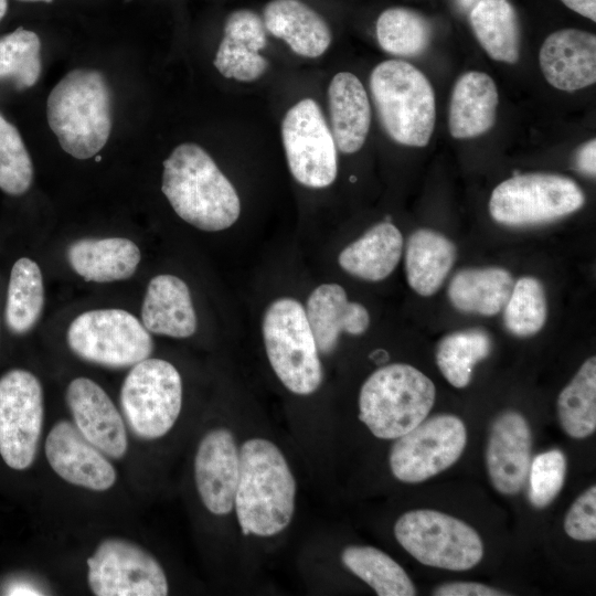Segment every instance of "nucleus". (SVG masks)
Returning <instances> with one entry per match:
<instances>
[{
  "instance_id": "f257e3e1",
  "label": "nucleus",
  "mask_w": 596,
  "mask_h": 596,
  "mask_svg": "<svg viewBox=\"0 0 596 596\" xmlns=\"http://www.w3.org/2000/svg\"><path fill=\"white\" fill-rule=\"evenodd\" d=\"M161 190L174 212L202 231L225 230L241 213L233 184L212 157L193 142L177 146L163 161Z\"/></svg>"
},
{
  "instance_id": "f03ea898",
  "label": "nucleus",
  "mask_w": 596,
  "mask_h": 596,
  "mask_svg": "<svg viewBox=\"0 0 596 596\" xmlns=\"http://www.w3.org/2000/svg\"><path fill=\"white\" fill-rule=\"evenodd\" d=\"M296 481L280 449L252 438L240 448L234 507L243 534L272 536L288 526L295 511Z\"/></svg>"
},
{
  "instance_id": "7ed1b4c3",
  "label": "nucleus",
  "mask_w": 596,
  "mask_h": 596,
  "mask_svg": "<svg viewBox=\"0 0 596 596\" xmlns=\"http://www.w3.org/2000/svg\"><path fill=\"white\" fill-rule=\"evenodd\" d=\"M46 117L66 153L79 160L96 156L113 126L111 92L105 75L94 68L66 73L49 94Z\"/></svg>"
},
{
  "instance_id": "20e7f679",
  "label": "nucleus",
  "mask_w": 596,
  "mask_h": 596,
  "mask_svg": "<svg viewBox=\"0 0 596 596\" xmlns=\"http://www.w3.org/2000/svg\"><path fill=\"white\" fill-rule=\"evenodd\" d=\"M433 381L418 369L393 363L374 371L359 395V418L381 439H396L422 423L435 402Z\"/></svg>"
},
{
  "instance_id": "39448f33",
  "label": "nucleus",
  "mask_w": 596,
  "mask_h": 596,
  "mask_svg": "<svg viewBox=\"0 0 596 596\" xmlns=\"http://www.w3.org/2000/svg\"><path fill=\"white\" fill-rule=\"evenodd\" d=\"M370 89L382 126L396 142L428 143L435 125V96L426 76L412 64L387 60L370 75Z\"/></svg>"
},
{
  "instance_id": "423d86ee",
  "label": "nucleus",
  "mask_w": 596,
  "mask_h": 596,
  "mask_svg": "<svg viewBox=\"0 0 596 596\" xmlns=\"http://www.w3.org/2000/svg\"><path fill=\"white\" fill-rule=\"evenodd\" d=\"M262 329L269 363L284 386L298 395L316 392L323 371L302 305L276 299L265 311Z\"/></svg>"
},
{
  "instance_id": "0eeeda50",
  "label": "nucleus",
  "mask_w": 596,
  "mask_h": 596,
  "mask_svg": "<svg viewBox=\"0 0 596 596\" xmlns=\"http://www.w3.org/2000/svg\"><path fill=\"white\" fill-rule=\"evenodd\" d=\"M394 535L406 552L427 566L468 571L483 557V543L476 530L436 510L405 512L395 522Z\"/></svg>"
},
{
  "instance_id": "6e6552de",
  "label": "nucleus",
  "mask_w": 596,
  "mask_h": 596,
  "mask_svg": "<svg viewBox=\"0 0 596 596\" xmlns=\"http://www.w3.org/2000/svg\"><path fill=\"white\" fill-rule=\"evenodd\" d=\"M584 203L585 194L574 180L555 173H526L493 189L489 212L500 224L526 226L564 217Z\"/></svg>"
},
{
  "instance_id": "1a4fd4ad",
  "label": "nucleus",
  "mask_w": 596,
  "mask_h": 596,
  "mask_svg": "<svg viewBox=\"0 0 596 596\" xmlns=\"http://www.w3.org/2000/svg\"><path fill=\"white\" fill-rule=\"evenodd\" d=\"M182 406V381L178 370L162 359H145L132 365L120 390L123 415L141 439L164 436Z\"/></svg>"
},
{
  "instance_id": "9d476101",
  "label": "nucleus",
  "mask_w": 596,
  "mask_h": 596,
  "mask_svg": "<svg viewBox=\"0 0 596 596\" xmlns=\"http://www.w3.org/2000/svg\"><path fill=\"white\" fill-rule=\"evenodd\" d=\"M66 339L81 359L111 369L132 366L153 350V340L142 322L117 308L81 313L71 322Z\"/></svg>"
},
{
  "instance_id": "9b49d317",
  "label": "nucleus",
  "mask_w": 596,
  "mask_h": 596,
  "mask_svg": "<svg viewBox=\"0 0 596 596\" xmlns=\"http://www.w3.org/2000/svg\"><path fill=\"white\" fill-rule=\"evenodd\" d=\"M466 444L467 429L459 417L433 416L395 439L389 458L391 471L402 482H423L451 467Z\"/></svg>"
},
{
  "instance_id": "f8f14e48",
  "label": "nucleus",
  "mask_w": 596,
  "mask_h": 596,
  "mask_svg": "<svg viewBox=\"0 0 596 596\" xmlns=\"http://www.w3.org/2000/svg\"><path fill=\"white\" fill-rule=\"evenodd\" d=\"M281 140L288 168L300 184L321 189L336 180L337 146L316 100L304 98L287 110Z\"/></svg>"
},
{
  "instance_id": "ddd939ff",
  "label": "nucleus",
  "mask_w": 596,
  "mask_h": 596,
  "mask_svg": "<svg viewBox=\"0 0 596 596\" xmlns=\"http://www.w3.org/2000/svg\"><path fill=\"white\" fill-rule=\"evenodd\" d=\"M43 415V390L33 373L13 369L0 377V455L10 468L34 461Z\"/></svg>"
},
{
  "instance_id": "4468645a",
  "label": "nucleus",
  "mask_w": 596,
  "mask_h": 596,
  "mask_svg": "<svg viewBox=\"0 0 596 596\" xmlns=\"http://www.w3.org/2000/svg\"><path fill=\"white\" fill-rule=\"evenodd\" d=\"M88 585L97 596H164L168 581L148 551L123 539H107L87 558Z\"/></svg>"
},
{
  "instance_id": "2eb2a0df",
  "label": "nucleus",
  "mask_w": 596,
  "mask_h": 596,
  "mask_svg": "<svg viewBox=\"0 0 596 596\" xmlns=\"http://www.w3.org/2000/svg\"><path fill=\"white\" fill-rule=\"evenodd\" d=\"M45 455L52 469L72 485L105 491L116 481V470L107 456L70 421L53 425L46 437Z\"/></svg>"
},
{
  "instance_id": "dca6fc26",
  "label": "nucleus",
  "mask_w": 596,
  "mask_h": 596,
  "mask_svg": "<svg viewBox=\"0 0 596 596\" xmlns=\"http://www.w3.org/2000/svg\"><path fill=\"white\" fill-rule=\"evenodd\" d=\"M240 476V449L232 432L214 428L201 439L194 459L199 496L213 514L225 515L234 508Z\"/></svg>"
},
{
  "instance_id": "f3484780",
  "label": "nucleus",
  "mask_w": 596,
  "mask_h": 596,
  "mask_svg": "<svg viewBox=\"0 0 596 596\" xmlns=\"http://www.w3.org/2000/svg\"><path fill=\"white\" fill-rule=\"evenodd\" d=\"M66 403L78 432L107 457L120 459L128 447L124 419L107 393L88 377L72 380Z\"/></svg>"
},
{
  "instance_id": "a211bd4d",
  "label": "nucleus",
  "mask_w": 596,
  "mask_h": 596,
  "mask_svg": "<svg viewBox=\"0 0 596 596\" xmlns=\"http://www.w3.org/2000/svg\"><path fill=\"white\" fill-rule=\"evenodd\" d=\"M532 435L524 416L505 411L491 424L486 465L493 488L505 496L517 494L525 485L531 465Z\"/></svg>"
},
{
  "instance_id": "6ab92c4d",
  "label": "nucleus",
  "mask_w": 596,
  "mask_h": 596,
  "mask_svg": "<svg viewBox=\"0 0 596 596\" xmlns=\"http://www.w3.org/2000/svg\"><path fill=\"white\" fill-rule=\"evenodd\" d=\"M539 61L545 79L555 88L587 87L596 81V36L577 29L555 31L542 44Z\"/></svg>"
},
{
  "instance_id": "aec40b11",
  "label": "nucleus",
  "mask_w": 596,
  "mask_h": 596,
  "mask_svg": "<svg viewBox=\"0 0 596 596\" xmlns=\"http://www.w3.org/2000/svg\"><path fill=\"white\" fill-rule=\"evenodd\" d=\"M305 311L318 351L322 354L334 351L341 332L360 336L370 326L366 308L349 301L344 288L338 284H322L313 289Z\"/></svg>"
},
{
  "instance_id": "412c9836",
  "label": "nucleus",
  "mask_w": 596,
  "mask_h": 596,
  "mask_svg": "<svg viewBox=\"0 0 596 596\" xmlns=\"http://www.w3.org/2000/svg\"><path fill=\"white\" fill-rule=\"evenodd\" d=\"M141 321L150 333L191 337L196 330V315L187 284L173 275L153 277L143 298Z\"/></svg>"
},
{
  "instance_id": "4be33fe9",
  "label": "nucleus",
  "mask_w": 596,
  "mask_h": 596,
  "mask_svg": "<svg viewBox=\"0 0 596 596\" xmlns=\"http://www.w3.org/2000/svg\"><path fill=\"white\" fill-rule=\"evenodd\" d=\"M263 22L270 34L304 57L322 55L332 40L326 20L301 0L269 1L264 8Z\"/></svg>"
},
{
  "instance_id": "5701e85b",
  "label": "nucleus",
  "mask_w": 596,
  "mask_h": 596,
  "mask_svg": "<svg viewBox=\"0 0 596 596\" xmlns=\"http://www.w3.org/2000/svg\"><path fill=\"white\" fill-rule=\"evenodd\" d=\"M331 132L343 153L359 151L371 124V107L365 88L352 73H337L328 87Z\"/></svg>"
},
{
  "instance_id": "b1692460",
  "label": "nucleus",
  "mask_w": 596,
  "mask_h": 596,
  "mask_svg": "<svg viewBox=\"0 0 596 596\" xmlns=\"http://www.w3.org/2000/svg\"><path fill=\"white\" fill-rule=\"evenodd\" d=\"M73 270L87 281L110 283L130 278L140 262L139 247L126 237L82 238L66 251Z\"/></svg>"
},
{
  "instance_id": "393cba45",
  "label": "nucleus",
  "mask_w": 596,
  "mask_h": 596,
  "mask_svg": "<svg viewBox=\"0 0 596 596\" xmlns=\"http://www.w3.org/2000/svg\"><path fill=\"white\" fill-rule=\"evenodd\" d=\"M498 92L486 73L471 71L456 82L449 105L448 126L456 139L478 137L494 124Z\"/></svg>"
},
{
  "instance_id": "a878e982",
  "label": "nucleus",
  "mask_w": 596,
  "mask_h": 596,
  "mask_svg": "<svg viewBox=\"0 0 596 596\" xmlns=\"http://www.w3.org/2000/svg\"><path fill=\"white\" fill-rule=\"evenodd\" d=\"M403 252V236L389 221L373 225L339 255L342 269L352 276L380 281L392 274Z\"/></svg>"
},
{
  "instance_id": "bb28decb",
  "label": "nucleus",
  "mask_w": 596,
  "mask_h": 596,
  "mask_svg": "<svg viewBox=\"0 0 596 596\" xmlns=\"http://www.w3.org/2000/svg\"><path fill=\"white\" fill-rule=\"evenodd\" d=\"M457 257L455 244L439 232L418 228L405 248V270L409 287L421 296L434 295L441 286Z\"/></svg>"
},
{
  "instance_id": "cd10ccee",
  "label": "nucleus",
  "mask_w": 596,
  "mask_h": 596,
  "mask_svg": "<svg viewBox=\"0 0 596 596\" xmlns=\"http://www.w3.org/2000/svg\"><path fill=\"white\" fill-rule=\"evenodd\" d=\"M513 285L512 275L502 267H469L454 275L447 294L462 312L493 316L503 309Z\"/></svg>"
},
{
  "instance_id": "c85d7f7f",
  "label": "nucleus",
  "mask_w": 596,
  "mask_h": 596,
  "mask_svg": "<svg viewBox=\"0 0 596 596\" xmlns=\"http://www.w3.org/2000/svg\"><path fill=\"white\" fill-rule=\"evenodd\" d=\"M483 50L496 61L515 63L520 54V26L508 0H478L469 15Z\"/></svg>"
},
{
  "instance_id": "c756f323",
  "label": "nucleus",
  "mask_w": 596,
  "mask_h": 596,
  "mask_svg": "<svg viewBox=\"0 0 596 596\" xmlns=\"http://www.w3.org/2000/svg\"><path fill=\"white\" fill-rule=\"evenodd\" d=\"M44 307V285L39 265L26 257L12 266L8 284L4 320L15 334L29 332L41 318Z\"/></svg>"
},
{
  "instance_id": "7c9ffc66",
  "label": "nucleus",
  "mask_w": 596,
  "mask_h": 596,
  "mask_svg": "<svg viewBox=\"0 0 596 596\" xmlns=\"http://www.w3.org/2000/svg\"><path fill=\"white\" fill-rule=\"evenodd\" d=\"M341 561L379 596L416 595V588L404 568L376 547L349 545L342 551Z\"/></svg>"
},
{
  "instance_id": "2f4dec72",
  "label": "nucleus",
  "mask_w": 596,
  "mask_h": 596,
  "mask_svg": "<svg viewBox=\"0 0 596 596\" xmlns=\"http://www.w3.org/2000/svg\"><path fill=\"white\" fill-rule=\"evenodd\" d=\"M560 424L572 438L583 439L596 429V359H587L557 397Z\"/></svg>"
},
{
  "instance_id": "473e14b6",
  "label": "nucleus",
  "mask_w": 596,
  "mask_h": 596,
  "mask_svg": "<svg viewBox=\"0 0 596 596\" xmlns=\"http://www.w3.org/2000/svg\"><path fill=\"white\" fill-rule=\"evenodd\" d=\"M492 350L489 333L470 328L445 336L436 349V363L444 377L455 387L464 389L471 380L477 362L486 359Z\"/></svg>"
},
{
  "instance_id": "72a5a7b5",
  "label": "nucleus",
  "mask_w": 596,
  "mask_h": 596,
  "mask_svg": "<svg viewBox=\"0 0 596 596\" xmlns=\"http://www.w3.org/2000/svg\"><path fill=\"white\" fill-rule=\"evenodd\" d=\"M376 38L387 53L414 56L423 53L432 38L429 21L417 11L404 7L384 10L376 22Z\"/></svg>"
},
{
  "instance_id": "f704fd0d",
  "label": "nucleus",
  "mask_w": 596,
  "mask_h": 596,
  "mask_svg": "<svg viewBox=\"0 0 596 596\" xmlns=\"http://www.w3.org/2000/svg\"><path fill=\"white\" fill-rule=\"evenodd\" d=\"M41 72V40L35 32L19 26L0 38V79L26 89L35 85Z\"/></svg>"
},
{
  "instance_id": "c9c22d12",
  "label": "nucleus",
  "mask_w": 596,
  "mask_h": 596,
  "mask_svg": "<svg viewBox=\"0 0 596 596\" xmlns=\"http://www.w3.org/2000/svg\"><path fill=\"white\" fill-rule=\"evenodd\" d=\"M546 317V295L541 281L531 276L518 279L503 307L508 331L521 338L533 336L544 327Z\"/></svg>"
},
{
  "instance_id": "e433bc0d",
  "label": "nucleus",
  "mask_w": 596,
  "mask_h": 596,
  "mask_svg": "<svg viewBox=\"0 0 596 596\" xmlns=\"http://www.w3.org/2000/svg\"><path fill=\"white\" fill-rule=\"evenodd\" d=\"M33 174V163L19 130L0 113V190L20 196L31 188Z\"/></svg>"
},
{
  "instance_id": "4c0bfd02",
  "label": "nucleus",
  "mask_w": 596,
  "mask_h": 596,
  "mask_svg": "<svg viewBox=\"0 0 596 596\" xmlns=\"http://www.w3.org/2000/svg\"><path fill=\"white\" fill-rule=\"evenodd\" d=\"M529 500L536 509L552 503L562 490L566 476V457L552 449L538 455L530 465Z\"/></svg>"
},
{
  "instance_id": "58836bf2",
  "label": "nucleus",
  "mask_w": 596,
  "mask_h": 596,
  "mask_svg": "<svg viewBox=\"0 0 596 596\" xmlns=\"http://www.w3.org/2000/svg\"><path fill=\"white\" fill-rule=\"evenodd\" d=\"M215 68L226 78L253 82L268 68V61L246 44L223 36L213 61Z\"/></svg>"
},
{
  "instance_id": "ea45409f",
  "label": "nucleus",
  "mask_w": 596,
  "mask_h": 596,
  "mask_svg": "<svg viewBox=\"0 0 596 596\" xmlns=\"http://www.w3.org/2000/svg\"><path fill=\"white\" fill-rule=\"evenodd\" d=\"M566 534L576 541L596 540V487H589L571 505L564 519Z\"/></svg>"
},
{
  "instance_id": "a19ab883",
  "label": "nucleus",
  "mask_w": 596,
  "mask_h": 596,
  "mask_svg": "<svg viewBox=\"0 0 596 596\" xmlns=\"http://www.w3.org/2000/svg\"><path fill=\"white\" fill-rule=\"evenodd\" d=\"M259 52L266 46V29L262 18L249 9H238L226 18L224 35Z\"/></svg>"
},
{
  "instance_id": "79ce46f5",
  "label": "nucleus",
  "mask_w": 596,
  "mask_h": 596,
  "mask_svg": "<svg viewBox=\"0 0 596 596\" xmlns=\"http://www.w3.org/2000/svg\"><path fill=\"white\" fill-rule=\"evenodd\" d=\"M436 596H502V590L481 583L455 582L439 585L433 592Z\"/></svg>"
},
{
  "instance_id": "37998d69",
  "label": "nucleus",
  "mask_w": 596,
  "mask_h": 596,
  "mask_svg": "<svg viewBox=\"0 0 596 596\" xmlns=\"http://www.w3.org/2000/svg\"><path fill=\"white\" fill-rule=\"evenodd\" d=\"M575 168L589 177L596 174V139H592L579 147L575 155Z\"/></svg>"
},
{
  "instance_id": "c03bdc74",
  "label": "nucleus",
  "mask_w": 596,
  "mask_h": 596,
  "mask_svg": "<svg viewBox=\"0 0 596 596\" xmlns=\"http://www.w3.org/2000/svg\"><path fill=\"white\" fill-rule=\"evenodd\" d=\"M578 14L596 21V0H561Z\"/></svg>"
},
{
  "instance_id": "a18cd8bd",
  "label": "nucleus",
  "mask_w": 596,
  "mask_h": 596,
  "mask_svg": "<svg viewBox=\"0 0 596 596\" xmlns=\"http://www.w3.org/2000/svg\"><path fill=\"white\" fill-rule=\"evenodd\" d=\"M7 595H43L42 590L29 582L11 583L6 589Z\"/></svg>"
},
{
  "instance_id": "49530a36",
  "label": "nucleus",
  "mask_w": 596,
  "mask_h": 596,
  "mask_svg": "<svg viewBox=\"0 0 596 596\" xmlns=\"http://www.w3.org/2000/svg\"><path fill=\"white\" fill-rule=\"evenodd\" d=\"M8 10V0H0V21L4 18Z\"/></svg>"
},
{
  "instance_id": "de8ad7c7",
  "label": "nucleus",
  "mask_w": 596,
  "mask_h": 596,
  "mask_svg": "<svg viewBox=\"0 0 596 596\" xmlns=\"http://www.w3.org/2000/svg\"><path fill=\"white\" fill-rule=\"evenodd\" d=\"M477 0H458L459 4L464 8V9H467L469 7H471L472 4H475Z\"/></svg>"
},
{
  "instance_id": "09e8293b",
  "label": "nucleus",
  "mask_w": 596,
  "mask_h": 596,
  "mask_svg": "<svg viewBox=\"0 0 596 596\" xmlns=\"http://www.w3.org/2000/svg\"><path fill=\"white\" fill-rule=\"evenodd\" d=\"M20 1H33V2L34 1H44V2L49 3V2H52L53 0H20Z\"/></svg>"
},
{
  "instance_id": "8fccbe9b",
  "label": "nucleus",
  "mask_w": 596,
  "mask_h": 596,
  "mask_svg": "<svg viewBox=\"0 0 596 596\" xmlns=\"http://www.w3.org/2000/svg\"><path fill=\"white\" fill-rule=\"evenodd\" d=\"M100 160V157H96V161H99Z\"/></svg>"
}]
</instances>
